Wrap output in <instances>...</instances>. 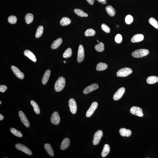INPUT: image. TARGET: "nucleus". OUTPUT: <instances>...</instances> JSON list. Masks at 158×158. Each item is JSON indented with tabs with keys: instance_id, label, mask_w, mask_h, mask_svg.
<instances>
[{
	"instance_id": "f257e3e1",
	"label": "nucleus",
	"mask_w": 158,
	"mask_h": 158,
	"mask_svg": "<svg viewBox=\"0 0 158 158\" xmlns=\"http://www.w3.org/2000/svg\"><path fill=\"white\" fill-rule=\"evenodd\" d=\"M66 81L65 78L63 77H60L55 83V89L57 92H60L63 89L65 85Z\"/></svg>"
},
{
	"instance_id": "f03ea898",
	"label": "nucleus",
	"mask_w": 158,
	"mask_h": 158,
	"mask_svg": "<svg viewBox=\"0 0 158 158\" xmlns=\"http://www.w3.org/2000/svg\"><path fill=\"white\" fill-rule=\"evenodd\" d=\"M149 53V51L147 49H140L134 51L132 53V55L135 58H141L146 56Z\"/></svg>"
},
{
	"instance_id": "7ed1b4c3",
	"label": "nucleus",
	"mask_w": 158,
	"mask_h": 158,
	"mask_svg": "<svg viewBox=\"0 0 158 158\" xmlns=\"http://www.w3.org/2000/svg\"><path fill=\"white\" fill-rule=\"evenodd\" d=\"M132 69L130 68L125 67L119 70L116 74L117 77H125L128 76L132 73Z\"/></svg>"
},
{
	"instance_id": "20e7f679",
	"label": "nucleus",
	"mask_w": 158,
	"mask_h": 158,
	"mask_svg": "<svg viewBox=\"0 0 158 158\" xmlns=\"http://www.w3.org/2000/svg\"><path fill=\"white\" fill-rule=\"evenodd\" d=\"M103 133L101 130L97 131L95 133L93 139V144L94 145H98L103 136Z\"/></svg>"
},
{
	"instance_id": "39448f33",
	"label": "nucleus",
	"mask_w": 158,
	"mask_h": 158,
	"mask_svg": "<svg viewBox=\"0 0 158 158\" xmlns=\"http://www.w3.org/2000/svg\"><path fill=\"white\" fill-rule=\"evenodd\" d=\"M130 112L133 115L137 116L139 117H142L143 116L142 109L138 107L135 106L132 107L130 109Z\"/></svg>"
},
{
	"instance_id": "423d86ee",
	"label": "nucleus",
	"mask_w": 158,
	"mask_h": 158,
	"mask_svg": "<svg viewBox=\"0 0 158 158\" xmlns=\"http://www.w3.org/2000/svg\"><path fill=\"white\" fill-rule=\"evenodd\" d=\"M15 147L17 149L23 152L26 154L30 156H32V151L25 145L22 144L18 143L15 145Z\"/></svg>"
},
{
	"instance_id": "0eeeda50",
	"label": "nucleus",
	"mask_w": 158,
	"mask_h": 158,
	"mask_svg": "<svg viewBox=\"0 0 158 158\" xmlns=\"http://www.w3.org/2000/svg\"><path fill=\"white\" fill-rule=\"evenodd\" d=\"M84 48L82 45L79 46L77 57V61L79 63H81L83 61L84 58Z\"/></svg>"
},
{
	"instance_id": "6e6552de",
	"label": "nucleus",
	"mask_w": 158,
	"mask_h": 158,
	"mask_svg": "<svg viewBox=\"0 0 158 158\" xmlns=\"http://www.w3.org/2000/svg\"><path fill=\"white\" fill-rule=\"evenodd\" d=\"M19 117L21 121L25 126L28 128L30 126V124L25 114L22 111H20L18 112Z\"/></svg>"
},
{
	"instance_id": "1a4fd4ad",
	"label": "nucleus",
	"mask_w": 158,
	"mask_h": 158,
	"mask_svg": "<svg viewBox=\"0 0 158 158\" xmlns=\"http://www.w3.org/2000/svg\"><path fill=\"white\" fill-rule=\"evenodd\" d=\"M97 107H98V103L97 102H93L89 109L87 111L86 114V117H89L92 116L96 109H97Z\"/></svg>"
},
{
	"instance_id": "9d476101",
	"label": "nucleus",
	"mask_w": 158,
	"mask_h": 158,
	"mask_svg": "<svg viewBox=\"0 0 158 158\" xmlns=\"http://www.w3.org/2000/svg\"><path fill=\"white\" fill-rule=\"evenodd\" d=\"M69 105L71 112L73 114H75L77 111V106L74 99L71 98L69 100Z\"/></svg>"
},
{
	"instance_id": "9b49d317",
	"label": "nucleus",
	"mask_w": 158,
	"mask_h": 158,
	"mask_svg": "<svg viewBox=\"0 0 158 158\" xmlns=\"http://www.w3.org/2000/svg\"><path fill=\"white\" fill-rule=\"evenodd\" d=\"M60 117L57 111L54 112L52 114L51 118V122L53 124L57 125L60 122Z\"/></svg>"
},
{
	"instance_id": "f8f14e48",
	"label": "nucleus",
	"mask_w": 158,
	"mask_h": 158,
	"mask_svg": "<svg viewBox=\"0 0 158 158\" xmlns=\"http://www.w3.org/2000/svg\"><path fill=\"white\" fill-rule=\"evenodd\" d=\"M125 89L124 88H120L114 94L113 97V99L114 100H117L120 99L125 94Z\"/></svg>"
},
{
	"instance_id": "ddd939ff",
	"label": "nucleus",
	"mask_w": 158,
	"mask_h": 158,
	"mask_svg": "<svg viewBox=\"0 0 158 158\" xmlns=\"http://www.w3.org/2000/svg\"><path fill=\"white\" fill-rule=\"evenodd\" d=\"M11 69L14 73L17 78L20 79H24V73L21 72L17 67L14 66H12Z\"/></svg>"
},
{
	"instance_id": "4468645a",
	"label": "nucleus",
	"mask_w": 158,
	"mask_h": 158,
	"mask_svg": "<svg viewBox=\"0 0 158 158\" xmlns=\"http://www.w3.org/2000/svg\"><path fill=\"white\" fill-rule=\"evenodd\" d=\"M99 88L98 85L97 83H94L86 87L83 91V93L85 94L90 93L95 90Z\"/></svg>"
},
{
	"instance_id": "2eb2a0df",
	"label": "nucleus",
	"mask_w": 158,
	"mask_h": 158,
	"mask_svg": "<svg viewBox=\"0 0 158 158\" xmlns=\"http://www.w3.org/2000/svg\"><path fill=\"white\" fill-rule=\"evenodd\" d=\"M24 55L28 57L34 62L35 63L37 61L36 58L34 54L31 51L26 50L24 51Z\"/></svg>"
},
{
	"instance_id": "dca6fc26",
	"label": "nucleus",
	"mask_w": 158,
	"mask_h": 158,
	"mask_svg": "<svg viewBox=\"0 0 158 158\" xmlns=\"http://www.w3.org/2000/svg\"><path fill=\"white\" fill-rule=\"evenodd\" d=\"M120 135L122 137H128L131 135V130L126 129L125 128H122L119 130Z\"/></svg>"
},
{
	"instance_id": "f3484780",
	"label": "nucleus",
	"mask_w": 158,
	"mask_h": 158,
	"mask_svg": "<svg viewBox=\"0 0 158 158\" xmlns=\"http://www.w3.org/2000/svg\"><path fill=\"white\" fill-rule=\"evenodd\" d=\"M144 37L142 34H137L133 36L132 38L131 41L132 43H137L140 42L144 39Z\"/></svg>"
},
{
	"instance_id": "a211bd4d",
	"label": "nucleus",
	"mask_w": 158,
	"mask_h": 158,
	"mask_svg": "<svg viewBox=\"0 0 158 158\" xmlns=\"http://www.w3.org/2000/svg\"><path fill=\"white\" fill-rule=\"evenodd\" d=\"M70 145V140L68 138H66L62 142L60 149L61 150H64L69 147Z\"/></svg>"
},
{
	"instance_id": "6ab92c4d",
	"label": "nucleus",
	"mask_w": 158,
	"mask_h": 158,
	"mask_svg": "<svg viewBox=\"0 0 158 158\" xmlns=\"http://www.w3.org/2000/svg\"><path fill=\"white\" fill-rule=\"evenodd\" d=\"M50 73L51 71L49 69L47 70L45 72L42 80V82L43 85H46L47 82L50 76Z\"/></svg>"
},
{
	"instance_id": "aec40b11",
	"label": "nucleus",
	"mask_w": 158,
	"mask_h": 158,
	"mask_svg": "<svg viewBox=\"0 0 158 158\" xmlns=\"http://www.w3.org/2000/svg\"><path fill=\"white\" fill-rule=\"evenodd\" d=\"M63 42V39L61 38H59L54 41L51 46V48L53 49H56L60 47Z\"/></svg>"
},
{
	"instance_id": "412c9836",
	"label": "nucleus",
	"mask_w": 158,
	"mask_h": 158,
	"mask_svg": "<svg viewBox=\"0 0 158 158\" xmlns=\"http://www.w3.org/2000/svg\"><path fill=\"white\" fill-rule=\"evenodd\" d=\"M111 148L109 145L105 144L102 151L101 155L102 157L105 158L108 155L110 151Z\"/></svg>"
},
{
	"instance_id": "4be33fe9",
	"label": "nucleus",
	"mask_w": 158,
	"mask_h": 158,
	"mask_svg": "<svg viewBox=\"0 0 158 158\" xmlns=\"http://www.w3.org/2000/svg\"><path fill=\"white\" fill-rule=\"evenodd\" d=\"M44 148L48 154L51 157H53L54 156V153L53 149L50 144L46 143L44 145Z\"/></svg>"
},
{
	"instance_id": "5701e85b",
	"label": "nucleus",
	"mask_w": 158,
	"mask_h": 158,
	"mask_svg": "<svg viewBox=\"0 0 158 158\" xmlns=\"http://www.w3.org/2000/svg\"><path fill=\"white\" fill-rule=\"evenodd\" d=\"M146 81L148 84H154L158 82V77L156 76H151L148 77Z\"/></svg>"
},
{
	"instance_id": "b1692460",
	"label": "nucleus",
	"mask_w": 158,
	"mask_h": 158,
	"mask_svg": "<svg viewBox=\"0 0 158 158\" xmlns=\"http://www.w3.org/2000/svg\"><path fill=\"white\" fill-rule=\"evenodd\" d=\"M105 10L108 14L110 16H114L115 14V11L112 6L108 5L106 7Z\"/></svg>"
},
{
	"instance_id": "393cba45",
	"label": "nucleus",
	"mask_w": 158,
	"mask_h": 158,
	"mask_svg": "<svg viewBox=\"0 0 158 158\" xmlns=\"http://www.w3.org/2000/svg\"><path fill=\"white\" fill-rule=\"evenodd\" d=\"M108 67V65L106 63H100L97 65L96 69L98 71H104Z\"/></svg>"
},
{
	"instance_id": "a878e982",
	"label": "nucleus",
	"mask_w": 158,
	"mask_h": 158,
	"mask_svg": "<svg viewBox=\"0 0 158 158\" xmlns=\"http://www.w3.org/2000/svg\"><path fill=\"white\" fill-rule=\"evenodd\" d=\"M31 104L33 108V109L35 112L37 114H39L40 113V110L39 105L34 101H31Z\"/></svg>"
},
{
	"instance_id": "bb28decb",
	"label": "nucleus",
	"mask_w": 158,
	"mask_h": 158,
	"mask_svg": "<svg viewBox=\"0 0 158 158\" xmlns=\"http://www.w3.org/2000/svg\"><path fill=\"white\" fill-rule=\"evenodd\" d=\"M71 22V20L67 17H63L60 21V24L63 26L69 25Z\"/></svg>"
},
{
	"instance_id": "cd10ccee",
	"label": "nucleus",
	"mask_w": 158,
	"mask_h": 158,
	"mask_svg": "<svg viewBox=\"0 0 158 158\" xmlns=\"http://www.w3.org/2000/svg\"><path fill=\"white\" fill-rule=\"evenodd\" d=\"M74 12L78 16L81 17H87L88 15L87 14L85 13L83 11L79 9H76L74 10Z\"/></svg>"
},
{
	"instance_id": "c85d7f7f",
	"label": "nucleus",
	"mask_w": 158,
	"mask_h": 158,
	"mask_svg": "<svg viewBox=\"0 0 158 158\" xmlns=\"http://www.w3.org/2000/svg\"><path fill=\"white\" fill-rule=\"evenodd\" d=\"M104 44L103 43L100 42L95 46V48L97 52H101L104 50Z\"/></svg>"
},
{
	"instance_id": "c756f323",
	"label": "nucleus",
	"mask_w": 158,
	"mask_h": 158,
	"mask_svg": "<svg viewBox=\"0 0 158 158\" xmlns=\"http://www.w3.org/2000/svg\"><path fill=\"white\" fill-rule=\"evenodd\" d=\"M34 16L32 14L28 13L26 15L25 20L27 24H30L33 20Z\"/></svg>"
},
{
	"instance_id": "7c9ffc66",
	"label": "nucleus",
	"mask_w": 158,
	"mask_h": 158,
	"mask_svg": "<svg viewBox=\"0 0 158 158\" xmlns=\"http://www.w3.org/2000/svg\"><path fill=\"white\" fill-rule=\"evenodd\" d=\"M43 32V27L42 26H39L37 29L35 37L37 38H40L42 35Z\"/></svg>"
},
{
	"instance_id": "2f4dec72",
	"label": "nucleus",
	"mask_w": 158,
	"mask_h": 158,
	"mask_svg": "<svg viewBox=\"0 0 158 158\" xmlns=\"http://www.w3.org/2000/svg\"><path fill=\"white\" fill-rule=\"evenodd\" d=\"M96 32L95 30L92 29H90L87 30L85 32V35L86 36H94L95 35Z\"/></svg>"
},
{
	"instance_id": "473e14b6",
	"label": "nucleus",
	"mask_w": 158,
	"mask_h": 158,
	"mask_svg": "<svg viewBox=\"0 0 158 158\" xmlns=\"http://www.w3.org/2000/svg\"><path fill=\"white\" fill-rule=\"evenodd\" d=\"M72 55V50L70 48H68L65 51L63 54V58H68L71 56Z\"/></svg>"
},
{
	"instance_id": "72a5a7b5",
	"label": "nucleus",
	"mask_w": 158,
	"mask_h": 158,
	"mask_svg": "<svg viewBox=\"0 0 158 158\" xmlns=\"http://www.w3.org/2000/svg\"><path fill=\"white\" fill-rule=\"evenodd\" d=\"M150 24L156 29H158V22L155 18L151 17L149 20Z\"/></svg>"
},
{
	"instance_id": "f704fd0d",
	"label": "nucleus",
	"mask_w": 158,
	"mask_h": 158,
	"mask_svg": "<svg viewBox=\"0 0 158 158\" xmlns=\"http://www.w3.org/2000/svg\"><path fill=\"white\" fill-rule=\"evenodd\" d=\"M11 132L14 135L19 137H22V134L21 133V131H18V130L14 128H11L10 129Z\"/></svg>"
},
{
	"instance_id": "c9c22d12",
	"label": "nucleus",
	"mask_w": 158,
	"mask_h": 158,
	"mask_svg": "<svg viewBox=\"0 0 158 158\" xmlns=\"http://www.w3.org/2000/svg\"><path fill=\"white\" fill-rule=\"evenodd\" d=\"M133 18L131 15H128L125 17V21L126 24H131L133 21Z\"/></svg>"
},
{
	"instance_id": "e433bc0d",
	"label": "nucleus",
	"mask_w": 158,
	"mask_h": 158,
	"mask_svg": "<svg viewBox=\"0 0 158 158\" xmlns=\"http://www.w3.org/2000/svg\"><path fill=\"white\" fill-rule=\"evenodd\" d=\"M17 21L16 16H11L8 18V21L9 23L12 24H16Z\"/></svg>"
},
{
	"instance_id": "4c0bfd02",
	"label": "nucleus",
	"mask_w": 158,
	"mask_h": 158,
	"mask_svg": "<svg viewBox=\"0 0 158 158\" xmlns=\"http://www.w3.org/2000/svg\"><path fill=\"white\" fill-rule=\"evenodd\" d=\"M101 27L102 30L106 33H110V29L106 24H102Z\"/></svg>"
},
{
	"instance_id": "58836bf2",
	"label": "nucleus",
	"mask_w": 158,
	"mask_h": 158,
	"mask_svg": "<svg viewBox=\"0 0 158 158\" xmlns=\"http://www.w3.org/2000/svg\"><path fill=\"white\" fill-rule=\"evenodd\" d=\"M122 39V36L120 34H118L115 37V40L116 42L117 43H121Z\"/></svg>"
},
{
	"instance_id": "ea45409f",
	"label": "nucleus",
	"mask_w": 158,
	"mask_h": 158,
	"mask_svg": "<svg viewBox=\"0 0 158 158\" xmlns=\"http://www.w3.org/2000/svg\"><path fill=\"white\" fill-rule=\"evenodd\" d=\"M7 86L5 85H0V91L1 93H4L7 89Z\"/></svg>"
},
{
	"instance_id": "a19ab883",
	"label": "nucleus",
	"mask_w": 158,
	"mask_h": 158,
	"mask_svg": "<svg viewBox=\"0 0 158 158\" xmlns=\"http://www.w3.org/2000/svg\"><path fill=\"white\" fill-rule=\"evenodd\" d=\"M87 2L91 5H93L95 0H86Z\"/></svg>"
},
{
	"instance_id": "79ce46f5",
	"label": "nucleus",
	"mask_w": 158,
	"mask_h": 158,
	"mask_svg": "<svg viewBox=\"0 0 158 158\" xmlns=\"http://www.w3.org/2000/svg\"><path fill=\"white\" fill-rule=\"evenodd\" d=\"M4 118V116L1 114H0V120L1 121L3 120Z\"/></svg>"
},
{
	"instance_id": "37998d69",
	"label": "nucleus",
	"mask_w": 158,
	"mask_h": 158,
	"mask_svg": "<svg viewBox=\"0 0 158 158\" xmlns=\"http://www.w3.org/2000/svg\"><path fill=\"white\" fill-rule=\"evenodd\" d=\"M97 0L99 2L102 3L104 1H105V0Z\"/></svg>"
},
{
	"instance_id": "c03bdc74",
	"label": "nucleus",
	"mask_w": 158,
	"mask_h": 158,
	"mask_svg": "<svg viewBox=\"0 0 158 158\" xmlns=\"http://www.w3.org/2000/svg\"><path fill=\"white\" fill-rule=\"evenodd\" d=\"M97 42H98V43H99V41H98V40H97Z\"/></svg>"
},
{
	"instance_id": "a18cd8bd",
	"label": "nucleus",
	"mask_w": 158,
	"mask_h": 158,
	"mask_svg": "<svg viewBox=\"0 0 158 158\" xmlns=\"http://www.w3.org/2000/svg\"><path fill=\"white\" fill-rule=\"evenodd\" d=\"M1 101H0V104H1Z\"/></svg>"
}]
</instances>
